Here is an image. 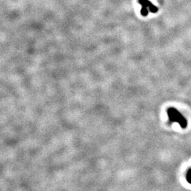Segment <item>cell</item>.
<instances>
[{"label": "cell", "instance_id": "6da1fadb", "mask_svg": "<svg viewBox=\"0 0 191 191\" xmlns=\"http://www.w3.org/2000/svg\"><path fill=\"white\" fill-rule=\"evenodd\" d=\"M167 114L171 122H177L180 125V128L186 129L188 125V121L186 118L174 108H169L167 110Z\"/></svg>", "mask_w": 191, "mask_h": 191}, {"label": "cell", "instance_id": "7a4b0ae2", "mask_svg": "<svg viewBox=\"0 0 191 191\" xmlns=\"http://www.w3.org/2000/svg\"><path fill=\"white\" fill-rule=\"evenodd\" d=\"M139 2L142 5V7L147 8V9L151 12L155 13V12L157 11V8L154 7V6L150 2L148 1V0H139Z\"/></svg>", "mask_w": 191, "mask_h": 191}, {"label": "cell", "instance_id": "3957f363", "mask_svg": "<svg viewBox=\"0 0 191 191\" xmlns=\"http://www.w3.org/2000/svg\"><path fill=\"white\" fill-rule=\"evenodd\" d=\"M186 180L189 183L191 184V169H188V172H187L186 174Z\"/></svg>", "mask_w": 191, "mask_h": 191}, {"label": "cell", "instance_id": "277c9868", "mask_svg": "<svg viewBox=\"0 0 191 191\" xmlns=\"http://www.w3.org/2000/svg\"><path fill=\"white\" fill-rule=\"evenodd\" d=\"M149 13V10L145 7H142V9H141V14H142L143 16H147Z\"/></svg>", "mask_w": 191, "mask_h": 191}]
</instances>
